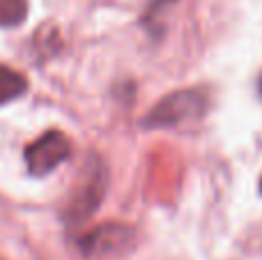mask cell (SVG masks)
Returning a JSON list of instances; mask_svg holds the SVG:
<instances>
[{"label":"cell","instance_id":"277c9868","mask_svg":"<svg viewBox=\"0 0 262 260\" xmlns=\"http://www.w3.org/2000/svg\"><path fill=\"white\" fill-rule=\"evenodd\" d=\"M83 251L85 253H122L134 244V233L127 226H101L88 237H83Z\"/></svg>","mask_w":262,"mask_h":260},{"label":"cell","instance_id":"ba28073f","mask_svg":"<svg viewBox=\"0 0 262 260\" xmlns=\"http://www.w3.org/2000/svg\"><path fill=\"white\" fill-rule=\"evenodd\" d=\"M260 191H262V178H260Z\"/></svg>","mask_w":262,"mask_h":260},{"label":"cell","instance_id":"52a82bcc","mask_svg":"<svg viewBox=\"0 0 262 260\" xmlns=\"http://www.w3.org/2000/svg\"><path fill=\"white\" fill-rule=\"evenodd\" d=\"M260 92H262V78H260Z\"/></svg>","mask_w":262,"mask_h":260},{"label":"cell","instance_id":"7a4b0ae2","mask_svg":"<svg viewBox=\"0 0 262 260\" xmlns=\"http://www.w3.org/2000/svg\"><path fill=\"white\" fill-rule=\"evenodd\" d=\"M106 184H108L106 166L101 164V159L90 157L88 164L83 166L81 178H78L76 187H74L72 196H69V201H67L64 219H67L69 224H81L83 219L95 214L97 207L104 201Z\"/></svg>","mask_w":262,"mask_h":260},{"label":"cell","instance_id":"8992f818","mask_svg":"<svg viewBox=\"0 0 262 260\" xmlns=\"http://www.w3.org/2000/svg\"><path fill=\"white\" fill-rule=\"evenodd\" d=\"M28 16V0H0V26L12 28Z\"/></svg>","mask_w":262,"mask_h":260},{"label":"cell","instance_id":"3957f363","mask_svg":"<svg viewBox=\"0 0 262 260\" xmlns=\"http://www.w3.org/2000/svg\"><path fill=\"white\" fill-rule=\"evenodd\" d=\"M69 138L60 132H46L26 150V164L32 175H46L69 159Z\"/></svg>","mask_w":262,"mask_h":260},{"label":"cell","instance_id":"6da1fadb","mask_svg":"<svg viewBox=\"0 0 262 260\" xmlns=\"http://www.w3.org/2000/svg\"><path fill=\"white\" fill-rule=\"evenodd\" d=\"M209 109V97L205 90L191 88V90H177L166 95L145 118V127L149 129H168L180 127L186 122L200 120Z\"/></svg>","mask_w":262,"mask_h":260},{"label":"cell","instance_id":"5b68a950","mask_svg":"<svg viewBox=\"0 0 262 260\" xmlns=\"http://www.w3.org/2000/svg\"><path fill=\"white\" fill-rule=\"evenodd\" d=\"M26 88L28 81L23 78V74H18L16 69L7 67V64H0V106L21 97Z\"/></svg>","mask_w":262,"mask_h":260}]
</instances>
